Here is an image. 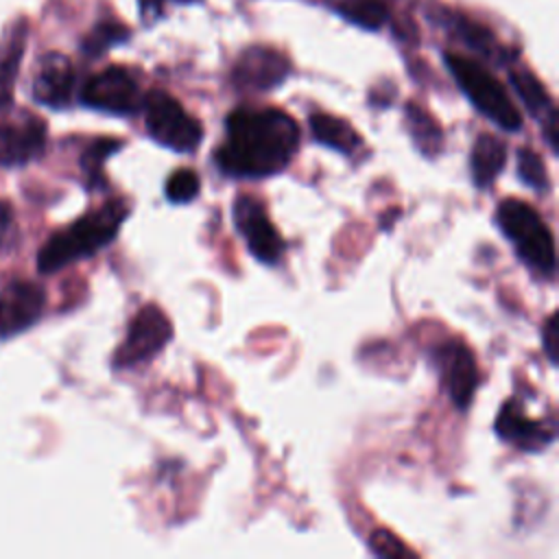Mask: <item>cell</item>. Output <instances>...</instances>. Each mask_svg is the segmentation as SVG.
Instances as JSON below:
<instances>
[{"instance_id":"obj_1","label":"cell","mask_w":559,"mask_h":559,"mask_svg":"<svg viewBox=\"0 0 559 559\" xmlns=\"http://www.w3.org/2000/svg\"><path fill=\"white\" fill-rule=\"evenodd\" d=\"M227 140L214 162L229 177H271L282 173L299 148V127L282 109H234L225 118Z\"/></svg>"},{"instance_id":"obj_2","label":"cell","mask_w":559,"mask_h":559,"mask_svg":"<svg viewBox=\"0 0 559 559\" xmlns=\"http://www.w3.org/2000/svg\"><path fill=\"white\" fill-rule=\"evenodd\" d=\"M127 216L129 203L124 199H111L98 210L83 214L66 229L55 231L37 251L39 273H55L76 260L94 255L118 236Z\"/></svg>"},{"instance_id":"obj_3","label":"cell","mask_w":559,"mask_h":559,"mask_svg":"<svg viewBox=\"0 0 559 559\" xmlns=\"http://www.w3.org/2000/svg\"><path fill=\"white\" fill-rule=\"evenodd\" d=\"M496 223L504 238L515 247L518 258L544 277H552L557 271L555 238L544 225L535 207L522 199H504L498 203Z\"/></svg>"},{"instance_id":"obj_4","label":"cell","mask_w":559,"mask_h":559,"mask_svg":"<svg viewBox=\"0 0 559 559\" xmlns=\"http://www.w3.org/2000/svg\"><path fill=\"white\" fill-rule=\"evenodd\" d=\"M443 61L461 92L485 118L509 133L522 129V116L518 107L509 98L504 85L487 68L459 52H445Z\"/></svg>"},{"instance_id":"obj_5","label":"cell","mask_w":559,"mask_h":559,"mask_svg":"<svg viewBox=\"0 0 559 559\" xmlns=\"http://www.w3.org/2000/svg\"><path fill=\"white\" fill-rule=\"evenodd\" d=\"M142 109L146 131L157 144L175 153H194L199 148L203 127L175 96L164 90H151L142 98Z\"/></svg>"},{"instance_id":"obj_6","label":"cell","mask_w":559,"mask_h":559,"mask_svg":"<svg viewBox=\"0 0 559 559\" xmlns=\"http://www.w3.org/2000/svg\"><path fill=\"white\" fill-rule=\"evenodd\" d=\"M173 338V323L155 304L142 306L127 328L124 341L114 354L116 369H129L157 356Z\"/></svg>"},{"instance_id":"obj_7","label":"cell","mask_w":559,"mask_h":559,"mask_svg":"<svg viewBox=\"0 0 559 559\" xmlns=\"http://www.w3.org/2000/svg\"><path fill=\"white\" fill-rule=\"evenodd\" d=\"M234 225L249 253L262 264H275L284 253V238L271 223L264 203L253 194H238L231 207Z\"/></svg>"},{"instance_id":"obj_8","label":"cell","mask_w":559,"mask_h":559,"mask_svg":"<svg viewBox=\"0 0 559 559\" xmlns=\"http://www.w3.org/2000/svg\"><path fill=\"white\" fill-rule=\"evenodd\" d=\"M81 103L105 114L131 116L142 107V94L135 76L127 68L109 66L85 81Z\"/></svg>"},{"instance_id":"obj_9","label":"cell","mask_w":559,"mask_h":559,"mask_svg":"<svg viewBox=\"0 0 559 559\" xmlns=\"http://www.w3.org/2000/svg\"><path fill=\"white\" fill-rule=\"evenodd\" d=\"M48 140L46 122L33 111H15L0 120V166H24L37 159Z\"/></svg>"},{"instance_id":"obj_10","label":"cell","mask_w":559,"mask_h":559,"mask_svg":"<svg viewBox=\"0 0 559 559\" xmlns=\"http://www.w3.org/2000/svg\"><path fill=\"white\" fill-rule=\"evenodd\" d=\"M437 365H439L441 382L452 404L459 411H467L480 380L474 352L461 338H450L443 345H439Z\"/></svg>"},{"instance_id":"obj_11","label":"cell","mask_w":559,"mask_h":559,"mask_svg":"<svg viewBox=\"0 0 559 559\" xmlns=\"http://www.w3.org/2000/svg\"><path fill=\"white\" fill-rule=\"evenodd\" d=\"M46 308V293L37 282L13 280L0 290V338H11L33 328Z\"/></svg>"},{"instance_id":"obj_12","label":"cell","mask_w":559,"mask_h":559,"mask_svg":"<svg viewBox=\"0 0 559 559\" xmlns=\"http://www.w3.org/2000/svg\"><path fill=\"white\" fill-rule=\"evenodd\" d=\"M288 72L290 63L280 50L269 46H251L238 57L231 70V83L238 90L266 92L282 85Z\"/></svg>"},{"instance_id":"obj_13","label":"cell","mask_w":559,"mask_h":559,"mask_svg":"<svg viewBox=\"0 0 559 559\" xmlns=\"http://www.w3.org/2000/svg\"><path fill=\"white\" fill-rule=\"evenodd\" d=\"M493 430L502 441L513 443L524 452H539L548 448L557 435L552 421L531 419L522 404H518L515 400H507L500 406Z\"/></svg>"},{"instance_id":"obj_14","label":"cell","mask_w":559,"mask_h":559,"mask_svg":"<svg viewBox=\"0 0 559 559\" xmlns=\"http://www.w3.org/2000/svg\"><path fill=\"white\" fill-rule=\"evenodd\" d=\"M74 92V68L61 52H48L39 59L33 76V96L48 107H66Z\"/></svg>"},{"instance_id":"obj_15","label":"cell","mask_w":559,"mask_h":559,"mask_svg":"<svg viewBox=\"0 0 559 559\" xmlns=\"http://www.w3.org/2000/svg\"><path fill=\"white\" fill-rule=\"evenodd\" d=\"M507 164V144L491 135L480 133L469 151V173L476 188H489Z\"/></svg>"},{"instance_id":"obj_16","label":"cell","mask_w":559,"mask_h":559,"mask_svg":"<svg viewBox=\"0 0 559 559\" xmlns=\"http://www.w3.org/2000/svg\"><path fill=\"white\" fill-rule=\"evenodd\" d=\"M308 127L310 133L314 138V142L338 151L343 155H354L360 146H362V138L358 135V131L343 118L332 116V114H312L308 118Z\"/></svg>"},{"instance_id":"obj_17","label":"cell","mask_w":559,"mask_h":559,"mask_svg":"<svg viewBox=\"0 0 559 559\" xmlns=\"http://www.w3.org/2000/svg\"><path fill=\"white\" fill-rule=\"evenodd\" d=\"M406 129L415 142V148L424 157H437L443 148V131L439 122L417 103L406 105Z\"/></svg>"},{"instance_id":"obj_18","label":"cell","mask_w":559,"mask_h":559,"mask_svg":"<svg viewBox=\"0 0 559 559\" xmlns=\"http://www.w3.org/2000/svg\"><path fill=\"white\" fill-rule=\"evenodd\" d=\"M328 4L347 22L378 31L391 15V0H328Z\"/></svg>"},{"instance_id":"obj_19","label":"cell","mask_w":559,"mask_h":559,"mask_svg":"<svg viewBox=\"0 0 559 559\" xmlns=\"http://www.w3.org/2000/svg\"><path fill=\"white\" fill-rule=\"evenodd\" d=\"M509 81L515 90V94L522 98L524 107L539 120H546L548 114H552L557 107L552 105L550 94L546 92V87L535 79V74H531L528 70H511L509 72Z\"/></svg>"},{"instance_id":"obj_20","label":"cell","mask_w":559,"mask_h":559,"mask_svg":"<svg viewBox=\"0 0 559 559\" xmlns=\"http://www.w3.org/2000/svg\"><path fill=\"white\" fill-rule=\"evenodd\" d=\"M22 52H24V28L20 26V28H15L13 37L9 39L7 50L0 57V111L11 105Z\"/></svg>"},{"instance_id":"obj_21","label":"cell","mask_w":559,"mask_h":559,"mask_svg":"<svg viewBox=\"0 0 559 559\" xmlns=\"http://www.w3.org/2000/svg\"><path fill=\"white\" fill-rule=\"evenodd\" d=\"M120 148H122V142L116 138H98L96 142H92L87 146V151L81 157V168H83V175H85L90 188H100L105 183L103 164L111 153H116Z\"/></svg>"},{"instance_id":"obj_22","label":"cell","mask_w":559,"mask_h":559,"mask_svg":"<svg viewBox=\"0 0 559 559\" xmlns=\"http://www.w3.org/2000/svg\"><path fill=\"white\" fill-rule=\"evenodd\" d=\"M518 177L524 186H528L531 190L544 194L550 188V179H548V170L544 159L528 146H520L518 148Z\"/></svg>"},{"instance_id":"obj_23","label":"cell","mask_w":559,"mask_h":559,"mask_svg":"<svg viewBox=\"0 0 559 559\" xmlns=\"http://www.w3.org/2000/svg\"><path fill=\"white\" fill-rule=\"evenodd\" d=\"M129 39V28L120 22H114V20H105V22H98L92 33L83 39V50L92 57L96 55H103L107 48L116 46V44H122Z\"/></svg>"},{"instance_id":"obj_24","label":"cell","mask_w":559,"mask_h":559,"mask_svg":"<svg viewBox=\"0 0 559 559\" xmlns=\"http://www.w3.org/2000/svg\"><path fill=\"white\" fill-rule=\"evenodd\" d=\"M199 190H201V179H199L197 170H192V168L173 170L164 186L166 199L177 205H183V203H190L192 199H197Z\"/></svg>"},{"instance_id":"obj_25","label":"cell","mask_w":559,"mask_h":559,"mask_svg":"<svg viewBox=\"0 0 559 559\" xmlns=\"http://www.w3.org/2000/svg\"><path fill=\"white\" fill-rule=\"evenodd\" d=\"M369 546H371V552L378 555V557H402V555H415L411 548L404 546L402 539H397L391 531H384V528H378L371 533L369 537Z\"/></svg>"},{"instance_id":"obj_26","label":"cell","mask_w":559,"mask_h":559,"mask_svg":"<svg viewBox=\"0 0 559 559\" xmlns=\"http://www.w3.org/2000/svg\"><path fill=\"white\" fill-rule=\"evenodd\" d=\"M17 236V223L13 205L7 199H0V255L7 253Z\"/></svg>"},{"instance_id":"obj_27","label":"cell","mask_w":559,"mask_h":559,"mask_svg":"<svg viewBox=\"0 0 559 559\" xmlns=\"http://www.w3.org/2000/svg\"><path fill=\"white\" fill-rule=\"evenodd\" d=\"M557 312H550L548 319L544 321L542 325V345H544V352L548 356V360L552 365L559 362V356H557V349H559V330H557Z\"/></svg>"},{"instance_id":"obj_28","label":"cell","mask_w":559,"mask_h":559,"mask_svg":"<svg viewBox=\"0 0 559 559\" xmlns=\"http://www.w3.org/2000/svg\"><path fill=\"white\" fill-rule=\"evenodd\" d=\"M168 0H140V9L144 13H157ZM175 2H192V0H175Z\"/></svg>"}]
</instances>
